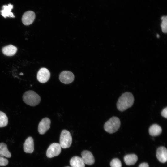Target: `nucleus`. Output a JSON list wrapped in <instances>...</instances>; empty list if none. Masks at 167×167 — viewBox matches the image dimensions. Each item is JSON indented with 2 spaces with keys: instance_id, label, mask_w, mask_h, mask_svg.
I'll return each instance as SVG.
<instances>
[{
  "instance_id": "nucleus-1",
  "label": "nucleus",
  "mask_w": 167,
  "mask_h": 167,
  "mask_svg": "<svg viewBox=\"0 0 167 167\" xmlns=\"http://www.w3.org/2000/svg\"><path fill=\"white\" fill-rule=\"evenodd\" d=\"M134 101V97L130 92H126L122 94L119 98L117 103L118 109L120 111H123L133 105Z\"/></svg>"
},
{
  "instance_id": "nucleus-2",
  "label": "nucleus",
  "mask_w": 167,
  "mask_h": 167,
  "mask_svg": "<svg viewBox=\"0 0 167 167\" xmlns=\"http://www.w3.org/2000/svg\"><path fill=\"white\" fill-rule=\"evenodd\" d=\"M23 101L27 104L32 106L38 105L41 101L40 96L35 92L28 91L23 96Z\"/></svg>"
},
{
  "instance_id": "nucleus-3",
  "label": "nucleus",
  "mask_w": 167,
  "mask_h": 167,
  "mask_svg": "<svg viewBox=\"0 0 167 167\" xmlns=\"http://www.w3.org/2000/svg\"><path fill=\"white\" fill-rule=\"evenodd\" d=\"M119 119L116 117H113L106 122L104 125V129L107 132L112 134L117 131L120 126Z\"/></svg>"
},
{
  "instance_id": "nucleus-4",
  "label": "nucleus",
  "mask_w": 167,
  "mask_h": 167,
  "mask_svg": "<svg viewBox=\"0 0 167 167\" xmlns=\"http://www.w3.org/2000/svg\"><path fill=\"white\" fill-rule=\"evenodd\" d=\"M59 142V144L62 148H66L70 147L72 143V137L68 131L63 130L62 131Z\"/></svg>"
},
{
  "instance_id": "nucleus-5",
  "label": "nucleus",
  "mask_w": 167,
  "mask_h": 167,
  "mask_svg": "<svg viewBox=\"0 0 167 167\" xmlns=\"http://www.w3.org/2000/svg\"><path fill=\"white\" fill-rule=\"evenodd\" d=\"M61 151V147L59 143H54L48 147L46 151V155L47 157L51 158L58 155Z\"/></svg>"
},
{
  "instance_id": "nucleus-6",
  "label": "nucleus",
  "mask_w": 167,
  "mask_h": 167,
  "mask_svg": "<svg viewBox=\"0 0 167 167\" xmlns=\"http://www.w3.org/2000/svg\"><path fill=\"white\" fill-rule=\"evenodd\" d=\"M50 75V73L47 69L42 68L38 71L37 74V78L39 82L44 83L49 80Z\"/></svg>"
},
{
  "instance_id": "nucleus-7",
  "label": "nucleus",
  "mask_w": 167,
  "mask_h": 167,
  "mask_svg": "<svg viewBox=\"0 0 167 167\" xmlns=\"http://www.w3.org/2000/svg\"><path fill=\"white\" fill-rule=\"evenodd\" d=\"M59 79L62 83L68 84L72 82L74 79L73 73L68 71H64L62 72L59 75Z\"/></svg>"
},
{
  "instance_id": "nucleus-8",
  "label": "nucleus",
  "mask_w": 167,
  "mask_h": 167,
  "mask_svg": "<svg viewBox=\"0 0 167 167\" xmlns=\"http://www.w3.org/2000/svg\"><path fill=\"white\" fill-rule=\"evenodd\" d=\"M51 121L47 118H45L40 122L38 126V130L41 135L44 134L50 128Z\"/></svg>"
},
{
  "instance_id": "nucleus-9",
  "label": "nucleus",
  "mask_w": 167,
  "mask_h": 167,
  "mask_svg": "<svg viewBox=\"0 0 167 167\" xmlns=\"http://www.w3.org/2000/svg\"><path fill=\"white\" fill-rule=\"evenodd\" d=\"M35 18V13L31 11L25 12L22 17V21L23 24L26 25L31 24L34 21Z\"/></svg>"
},
{
  "instance_id": "nucleus-10",
  "label": "nucleus",
  "mask_w": 167,
  "mask_h": 167,
  "mask_svg": "<svg viewBox=\"0 0 167 167\" xmlns=\"http://www.w3.org/2000/svg\"><path fill=\"white\" fill-rule=\"evenodd\" d=\"M82 158L85 164L91 165L95 162L94 156L91 152L88 150H84L81 153Z\"/></svg>"
},
{
  "instance_id": "nucleus-11",
  "label": "nucleus",
  "mask_w": 167,
  "mask_h": 167,
  "mask_svg": "<svg viewBox=\"0 0 167 167\" xmlns=\"http://www.w3.org/2000/svg\"><path fill=\"white\" fill-rule=\"evenodd\" d=\"M156 157L159 161L161 163L166 162L167 160V151L164 147L158 148L156 151Z\"/></svg>"
},
{
  "instance_id": "nucleus-12",
  "label": "nucleus",
  "mask_w": 167,
  "mask_h": 167,
  "mask_svg": "<svg viewBox=\"0 0 167 167\" xmlns=\"http://www.w3.org/2000/svg\"><path fill=\"white\" fill-rule=\"evenodd\" d=\"M24 151L27 153H32L34 150V140L31 137H28L23 145Z\"/></svg>"
},
{
  "instance_id": "nucleus-13",
  "label": "nucleus",
  "mask_w": 167,
  "mask_h": 167,
  "mask_svg": "<svg viewBox=\"0 0 167 167\" xmlns=\"http://www.w3.org/2000/svg\"><path fill=\"white\" fill-rule=\"evenodd\" d=\"M13 6V5L11 4L3 5L2 7V10L0 11L2 16L5 18L7 17H15L13 13L11 12Z\"/></svg>"
},
{
  "instance_id": "nucleus-14",
  "label": "nucleus",
  "mask_w": 167,
  "mask_h": 167,
  "mask_svg": "<svg viewBox=\"0 0 167 167\" xmlns=\"http://www.w3.org/2000/svg\"><path fill=\"white\" fill-rule=\"evenodd\" d=\"M70 163L71 167H85V164L82 158L74 156L70 160Z\"/></svg>"
},
{
  "instance_id": "nucleus-15",
  "label": "nucleus",
  "mask_w": 167,
  "mask_h": 167,
  "mask_svg": "<svg viewBox=\"0 0 167 167\" xmlns=\"http://www.w3.org/2000/svg\"><path fill=\"white\" fill-rule=\"evenodd\" d=\"M17 50V48L11 45L5 46L2 49L3 54L7 56L14 55L16 53Z\"/></svg>"
},
{
  "instance_id": "nucleus-16",
  "label": "nucleus",
  "mask_w": 167,
  "mask_h": 167,
  "mask_svg": "<svg viewBox=\"0 0 167 167\" xmlns=\"http://www.w3.org/2000/svg\"><path fill=\"white\" fill-rule=\"evenodd\" d=\"M162 128L157 124L152 125L149 129V133L152 136H156L159 135L162 132Z\"/></svg>"
},
{
  "instance_id": "nucleus-17",
  "label": "nucleus",
  "mask_w": 167,
  "mask_h": 167,
  "mask_svg": "<svg viewBox=\"0 0 167 167\" xmlns=\"http://www.w3.org/2000/svg\"><path fill=\"white\" fill-rule=\"evenodd\" d=\"M138 160L137 156L135 154H128L126 155L124 158V161L126 164L128 165L135 164Z\"/></svg>"
},
{
  "instance_id": "nucleus-18",
  "label": "nucleus",
  "mask_w": 167,
  "mask_h": 167,
  "mask_svg": "<svg viewBox=\"0 0 167 167\" xmlns=\"http://www.w3.org/2000/svg\"><path fill=\"white\" fill-rule=\"evenodd\" d=\"M0 156L2 157L10 158L11 155L8 151L7 146L5 143H0Z\"/></svg>"
},
{
  "instance_id": "nucleus-19",
  "label": "nucleus",
  "mask_w": 167,
  "mask_h": 167,
  "mask_svg": "<svg viewBox=\"0 0 167 167\" xmlns=\"http://www.w3.org/2000/svg\"><path fill=\"white\" fill-rule=\"evenodd\" d=\"M8 122V118L3 112L0 111V127L7 126Z\"/></svg>"
},
{
  "instance_id": "nucleus-20",
  "label": "nucleus",
  "mask_w": 167,
  "mask_h": 167,
  "mask_svg": "<svg viewBox=\"0 0 167 167\" xmlns=\"http://www.w3.org/2000/svg\"><path fill=\"white\" fill-rule=\"evenodd\" d=\"M161 19L162 21L161 24L162 31L164 33H166L167 31V16H163L161 17Z\"/></svg>"
},
{
  "instance_id": "nucleus-21",
  "label": "nucleus",
  "mask_w": 167,
  "mask_h": 167,
  "mask_svg": "<svg viewBox=\"0 0 167 167\" xmlns=\"http://www.w3.org/2000/svg\"><path fill=\"white\" fill-rule=\"evenodd\" d=\"M110 165L111 167H121L122 164L119 159L114 158L111 161Z\"/></svg>"
},
{
  "instance_id": "nucleus-22",
  "label": "nucleus",
  "mask_w": 167,
  "mask_h": 167,
  "mask_svg": "<svg viewBox=\"0 0 167 167\" xmlns=\"http://www.w3.org/2000/svg\"><path fill=\"white\" fill-rule=\"evenodd\" d=\"M8 163V160L3 157L0 156V166H5L7 165Z\"/></svg>"
},
{
  "instance_id": "nucleus-23",
  "label": "nucleus",
  "mask_w": 167,
  "mask_h": 167,
  "mask_svg": "<svg viewBox=\"0 0 167 167\" xmlns=\"http://www.w3.org/2000/svg\"><path fill=\"white\" fill-rule=\"evenodd\" d=\"M161 116L166 118H167V107L164 108L161 112Z\"/></svg>"
},
{
  "instance_id": "nucleus-24",
  "label": "nucleus",
  "mask_w": 167,
  "mask_h": 167,
  "mask_svg": "<svg viewBox=\"0 0 167 167\" xmlns=\"http://www.w3.org/2000/svg\"><path fill=\"white\" fill-rule=\"evenodd\" d=\"M138 167H149V166L147 163L144 162L141 163Z\"/></svg>"
},
{
  "instance_id": "nucleus-25",
  "label": "nucleus",
  "mask_w": 167,
  "mask_h": 167,
  "mask_svg": "<svg viewBox=\"0 0 167 167\" xmlns=\"http://www.w3.org/2000/svg\"><path fill=\"white\" fill-rule=\"evenodd\" d=\"M156 36L157 38H159L160 37V36L158 34L156 35Z\"/></svg>"
},
{
  "instance_id": "nucleus-26",
  "label": "nucleus",
  "mask_w": 167,
  "mask_h": 167,
  "mask_svg": "<svg viewBox=\"0 0 167 167\" xmlns=\"http://www.w3.org/2000/svg\"><path fill=\"white\" fill-rule=\"evenodd\" d=\"M20 75H23V73H21L20 74Z\"/></svg>"
},
{
  "instance_id": "nucleus-27",
  "label": "nucleus",
  "mask_w": 167,
  "mask_h": 167,
  "mask_svg": "<svg viewBox=\"0 0 167 167\" xmlns=\"http://www.w3.org/2000/svg\"><path fill=\"white\" fill-rule=\"evenodd\" d=\"M69 167V166H67V167Z\"/></svg>"
}]
</instances>
